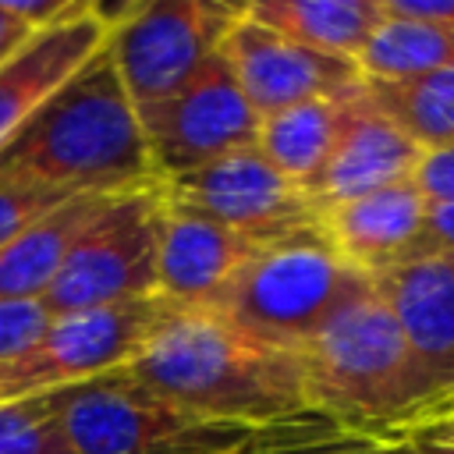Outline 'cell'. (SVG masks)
Wrapping results in <instances>:
<instances>
[{
	"label": "cell",
	"mask_w": 454,
	"mask_h": 454,
	"mask_svg": "<svg viewBox=\"0 0 454 454\" xmlns=\"http://www.w3.org/2000/svg\"><path fill=\"white\" fill-rule=\"evenodd\" d=\"M0 181L60 199H114L160 184L145 131L103 50L0 149Z\"/></svg>",
	"instance_id": "2"
},
{
	"label": "cell",
	"mask_w": 454,
	"mask_h": 454,
	"mask_svg": "<svg viewBox=\"0 0 454 454\" xmlns=\"http://www.w3.org/2000/svg\"><path fill=\"white\" fill-rule=\"evenodd\" d=\"M128 372L220 426L255 429L309 408L301 351L266 344L213 309L170 305Z\"/></svg>",
	"instance_id": "1"
},
{
	"label": "cell",
	"mask_w": 454,
	"mask_h": 454,
	"mask_svg": "<svg viewBox=\"0 0 454 454\" xmlns=\"http://www.w3.org/2000/svg\"><path fill=\"white\" fill-rule=\"evenodd\" d=\"M433 404H454V376H450V383H447L443 390H436L422 408H433ZM415 411H419V408H415ZM397 426H401V422H397ZM383 436H387V433H383Z\"/></svg>",
	"instance_id": "32"
},
{
	"label": "cell",
	"mask_w": 454,
	"mask_h": 454,
	"mask_svg": "<svg viewBox=\"0 0 454 454\" xmlns=\"http://www.w3.org/2000/svg\"><path fill=\"white\" fill-rule=\"evenodd\" d=\"M106 53L138 114L174 99L220 50L241 4L153 0L106 11Z\"/></svg>",
	"instance_id": "6"
},
{
	"label": "cell",
	"mask_w": 454,
	"mask_h": 454,
	"mask_svg": "<svg viewBox=\"0 0 454 454\" xmlns=\"http://www.w3.org/2000/svg\"><path fill=\"white\" fill-rule=\"evenodd\" d=\"M447 252H454V202H433V206H426L422 231H419V238L411 241V248L401 262L447 255Z\"/></svg>",
	"instance_id": "27"
},
{
	"label": "cell",
	"mask_w": 454,
	"mask_h": 454,
	"mask_svg": "<svg viewBox=\"0 0 454 454\" xmlns=\"http://www.w3.org/2000/svg\"><path fill=\"white\" fill-rule=\"evenodd\" d=\"M454 67V28L387 14L358 57L362 78H411Z\"/></svg>",
	"instance_id": "21"
},
{
	"label": "cell",
	"mask_w": 454,
	"mask_h": 454,
	"mask_svg": "<svg viewBox=\"0 0 454 454\" xmlns=\"http://www.w3.org/2000/svg\"><path fill=\"white\" fill-rule=\"evenodd\" d=\"M419 160H422V149L369 103L358 82V89L348 96L344 124L333 142V153L323 163L319 177L312 181L309 199L316 202V209H326V206L380 192L387 184L408 181Z\"/></svg>",
	"instance_id": "14"
},
{
	"label": "cell",
	"mask_w": 454,
	"mask_h": 454,
	"mask_svg": "<svg viewBox=\"0 0 454 454\" xmlns=\"http://www.w3.org/2000/svg\"><path fill=\"white\" fill-rule=\"evenodd\" d=\"M380 440H415V443H429L440 450H454V404L419 408Z\"/></svg>",
	"instance_id": "26"
},
{
	"label": "cell",
	"mask_w": 454,
	"mask_h": 454,
	"mask_svg": "<svg viewBox=\"0 0 454 454\" xmlns=\"http://www.w3.org/2000/svg\"><path fill=\"white\" fill-rule=\"evenodd\" d=\"M241 11L301 46L355 64L383 21V0H255L241 4Z\"/></svg>",
	"instance_id": "18"
},
{
	"label": "cell",
	"mask_w": 454,
	"mask_h": 454,
	"mask_svg": "<svg viewBox=\"0 0 454 454\" xmlns=\"http://www.w3.org/2000/svg\"><path fill=\"white\" fill-rule=\"evenodd\" d=\"M67 199L32 188V184H14V181H0V248L18 238L21 231H28L35 220H43L46 213H53L57 206H64Z\"/></svg>",
	"instance_id": "25"
},
{
	"label": "cell",
	"mask_w": 454,
	"mask_h": 454,
	"mask_svg": "<svg viewBox=\"0 0 454 454\" xmlns=\"http://www.w3.org/2000/svg\"><path fill=\"white\" fill-rule=\"evenodd\" d=\"M372 277L348 266L319 231L262 245L209 305L245 333L301 351L323 323L362 294Z\"/></svg>",
	"instance_id": "4"
},
{
	"label": "cell",
	"mask_w": 454,
	"mask_h": 454,
	"mask_svg": "<svg viewBox=\"0 0 454 454\" xmlns=\"http://www.w3.org/2000/svg\"><path fill=\"white\" fill-rule=\"evenodd\" d=\"M362 89L422 153L454 145V67L411 78H362Z\"/></svg>",
	"instance_id": "20"
},
{
	"label": "cell",
	"mask_w": 454,
	"mask_h": 454,
	"mask_svg": "<svg viewBox=\"0 0 454 454\" xmlns=\"http://www.w3.org/2000/svg\"><path fill=\"white\" fill-rule=\"evenodd\" d=\"M138 121L160 181H170L255 145L262 117L245 99L220 50L174 99L138 114Z\"/></svg>",
	"instance_id": "9"
},
{
	"label": "cell",
	"mask_w": 454,
	"mask_h": 454,
	"mask_svg": "<svg viewBox=\"0 0 454 454\" xmlns=\"http://www.w3.org/2000/svg\"><path fill=\"white\" fill-rule=\"evenodd\" d=\"M383 11L454 28V0H383Z\"/></svg>",
	"instance_id": "29"
},
{
	"label": "cell",
	"mask_w": 454,
	"mask_h": 454,
	"mask_svg": "<svg viewBox=\"0 0 454 454\" xmlns=\"http://www.w3.org/2000/svg\"><path fill=\"white\" fill-rule=\"evenodd\" d=\"M351 92L333 96V99H309V103H298V106H287L280 114L262 117L259 121V135H255V149L291 184L309 192L312 181L319 177L323 163L333 153V142L340 135L344 106H348Z\"/></svg>",
	"instance_id": "19"
},
{
	"label": "cell",
	"mask_w": 454,
	"mask_h": 454,
	"mask_svg": "<svg viewBox=\"0 0 454 454\" xmlns=\"http://www.w3.org/2000/svg\"><path fill=\"white\" fill-rule=\"evenodd\" d=\"M163 181L114 195L74 238L57 280L43 294L50 316L106 309L160 294Z\"/></svg>",
	"instance_id": "7"
},
{
	"label": "cell",
	"mask_w": 454,
	"mask_h": 454,
	"mask_svg": "<svg viewBox=\"0 0 454 454\" xmlns=\"http://www.w3.org/2000/svg\"><path fill=\"white\" fill-rule=\"evenodd\" d=\"M28 35H32V28H25V25H21L14 14H7L4 4H0V64H4Z\"/></svg>",
	"instance_id": "30"
},
{
	"label": "cell",
	"mask_w": 454,
	"mask_h": 454,
	"mask_svg": "<svg viewBox=\"0 0 454 454\" xmlns=\"http://www.w3.org/2000/svg\"><path fill=\"white\" fill-rule=\"evenodd\" d=\"M422 216L426 199L408 177L380 192L319 209V234L348 266L365 277H380L401 266L422 231Z\"/></svg>",
	"instance_id": "15"
},
{
	"label": "cell",
	"mask_w": 454,
	"mask_h": 454,
	"mask_svg": "<svg viewBox=\"0 0 454 454\" xmlns=\"http://www.w3.org/2000/svg\"><path fill=\"white\" fill-rule=\"evenodd\" d=\"M372 284L397 316L433 397L454 376V252L401 262Z\"/></svg>",
	"instance_id": "16"
},
{
	"label": "cell",
	"mask_w": 454,
	"mask_h": 454,
	"mask_svg": "<svg viewBox=\"0 0 454 454\" xmlns=\"http://www.w3.org/2000/svg\"><path fill=\"white\" fill-rule=\"evenodd\" d=\"M387 454H454V450H440L429 443H415V440H380Z\"/></svg>",
	"instance_id": "31"
},
{
	"label": "cell",
	"mask_w": 454,
	"mask_h": 454,
	"mask_svg": "<svg viewBox=\"0 0 454 454\" xmlns=\"http://www.w3.org/2000/svg\"><path fill=\"white\" fill-rule=\"evenodd\" d=\"M227 454H387L376 436L344 429L305 408L298 415L248 429Z\"/></svg>",
	"instance_id": "22"
},
{
	"label": "cell",
	"mask_w": 454,
	"mask_h": 454,
	"mask_svg": "<svg viewBox=\"0 0 454 454\" xmlns=\"http://www.w3.org/2000/svg\"><path fill=\"white\" fill-rule=\"evenodd\" d=\"M167 312L170 301L156 294L142 301L50 316L39 340L0 372V401L64 390L128 369Z\"/></svg>",
	"instance_id": "8"
},
{
	"label": "cell",
	"mask_w": 454,
	"mask_h": 454,
	"mask_svg": "<svg viewBox=\"0 0 454 454\" xmlns=\"http://www.w3.org/2000/svg\"><path fill=\"white\" fill-rule=\"evenodd\" d=\"M46 323L50 309L43 301H0V372L39 340Z\"/></svg>",
	"instance_id": "24"
},
{
	"label": "cell",
	"mask_w": 454,
	"mask_h": 454,
	"mask_svg": "<svg viewBox=\"0 0 454 454\" xmlns=\"http://www.w3.org/2000/svg\"><path fill=\"white\" fill-rule=\"evenodd\" d=\"M106 199L85 195L67 199L28 231L11 238L0 248V301H43L50 284L57 280L74 238L89 227V220L103 209Z\"/></svg>",
	"instance_id": "17"
},
{
	"label": "cell",
	"mask_w": 454,
	"mask_h": 454,
	"mask_svg": "<svg viewBox=\"0 0 454 454\" xmlns=\"http://www.w3.org/2000/svg\"><path fill=\"white\" fill-rule=\"evenodd\" d=\"M262 245L227 223L174 202L163 192L160 216V298L181 309H209Z\"/></svg>",
	"instance_id": "13"
},
{
	"label": "cell",
	"mask_w": 454,
	"mask_h": 454,
	"mask_svg": "<svg viewBox=\"0 0 454 454\" xmlns=\"http://www.w3.org/2000/svg\"><path fill=\"white\" fill-rule=\"evenodd\" d=\"M110 21L99 4H89L82 14L32 32L4 64H0V149L11 135L28 124L39 106L64 89L92 57L106 50Z\"/></svg>",
	"instance_id": "12"
},
{
	"label": "cell",
	"mask_w": 454,
	"mask_h": 454,
	"mask_svg": "<svg viewBox=\"0 0 454 454\" xmlns=\"http://www.w3.org/2000/svg\"><path fill=\"white\" fill-rule=\"evenodd\" d=\"M301 369L312 411L376 440L429 401V380L376 284L323 323L301 348Z\"/></svg>",
	"instance_id": "3"
},
{
	"label": "cell",
	"mask_w": 454,
	"mask_h": 454,
	"mask_svg": "<svg viewBox=\"0 0 454 454\" xmlns=\"http://www.w3.org/2000/svg\"><path fill=\"white\" fill-rule=\"evenodd\" d=\"M411 181L422 192L426 206H433V202H454V145L422 153Z\"/></svg>",
	"instance_id": "28"
},
{
	"label": "cell",
	"mask_w": 454,
	"mask_h": 454,
	"mask_svg": "<svg viewBox=\"0 0 454 454\" xmlns=\"http://www.w3.org/2000/svg\"><path fill=\"white\" fill-rule=\"evenodd\" d=\"M223 57L259 117L280 114L309 99L344 96L362 82V71L355 60L301 46L245 18V11L223 39Z\"/></svg>",
	"instance_id": "11"
},
{
	"label": "cell",
	"mask_w": 454,
	"mask_h": 454,
	"mask_svg": "<svg viewBox=\"0 0 454 454\" xmlns=\"http://www.w3.org/2000/svg\"><path fill=\"white\" fill-rule=\"evenodd\" d=\"M163 192L259 245L319 231V209L309 192L291 184L255 145L170 177L163 181Z\"/></svg>",
	"instance_id": "10"
},
{
	"label": "cell",
	"mask_w": 454,
	"mask_h": 454,
	"mask_svg": "<svg viewBox=\"0 0 454 454\" xmlns=\"http://www.w3.org/2000/svg\"><path fill=\"white\" fill-rule=\"evenodd\" d=\"M0 454H74L53 394L0 401Z\"/></svg>",
	"instance_id": "23"
},
{
	"label": "cell",
	"mask_w": 454,
	"mask_h": 454,
	"mask_svg": "<svg viewBox=\"0 0 454 454\" xmlns=\"http://www.w3.org/2000/svg\"><path fill=\"white\" fill-rule=\"evenodd\" d=\"M50 394L74 454H227L248 433L170 404L128 369Z\"/></svg>",
	"instance_id": "5"
}]
</instances>
